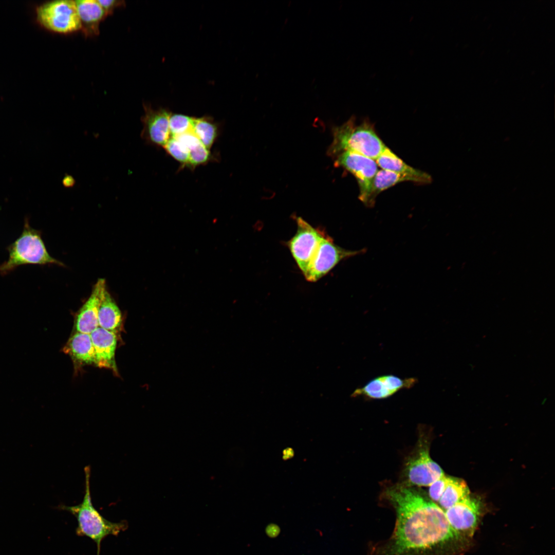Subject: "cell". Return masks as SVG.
Masks as SVG:
<instances>
[{"mask_svg": "<svg viewBox=\"0 0 555 555\" xmlns=\"http://www.w3.org/2000/svg\"><path fill=\"white\" fill-rule=\"evenodd\" d=\"M385 494L395 511L396 523L375 554L453 555L457 545L466 541L438 505L411 486L396 485Z\"/></svg>", "mask_w": 555, "mask_h": 555, "instance_id": "cell-1", "label": "cell"}, {"mask_svg": "<svg viewBox=\"0 0 555 555\" xmlns=\"http://www.w3.org/2000/svg\"><path fill=\"white\" fill-rule=\"evenodd\" d=\"M332 133V142L327 152L331 156L349 151L376 160L386 146L376 133L374 125L368 119L356 124L352 116L341 125L334 128Z\"/></svg>", "mask_w": 555, "mask_h": 555, "instance_id": "cell-2", "label": "cell"}, {"mask_svg": "<svg viewBox=\"0 0 555 555\" xmlns=\"http://www.w3.org/2000/svg\"><path fill=\"white\" fill-rule=\"evenodd\" d=\"M85 493L82 502L75 506L62 505L60 507L71 513L77 519L76 533L92 540L100 546L101 541L109 535H118L128 527L127 522H112L105 519L94 507L90 491V469L84 468Z\"/></svg>", "mask_w": 555, "mask_h": 555, "instance_id": "cell-3", "label": "cell"}, {"mask_svg": "<svg viewBox=\"0 0 555 555\" xmlns=\"http://www.w3.org/2000/svg\"><path fill=\"white\" fill-rule=\"evenodd\" d=\"M7 250L8 258L0 265L2 275L8 274L22 265H63L49 254L41 231L31 227L28 218L25 220L21 235L8 246Z\"/></svg>", "mask_w": 555, "mask_h": 555, "instance_id": "cell-4", "label": "cell"}, {"mask_svg": "<svg viewBox=\"0 0 555 555\" xmlns=\"http://www.w3.org/2000/svg\"><path fill=\"white\" fill-rule=\"evenodd\" d=\"M35 20L38 25L49 31L67 34L81 29L75 2L57 0L45 2L34 9Z\"/></svg>", "mask_w": 555, "mask_h": 555, "instance_id": "cell-5", "label": "cell"}, {"mask_svg": "<svg viewBox=\"0 0 555 555\" xmlns=\"http://www.w3.org/2000/svg\"><path fill=\"white\" fill-rule=\"evenodd\" d=\"M365 251V249L355 251L344 249L336 245L325 232L304 275L308 281L316 282L343 260Z\"/></svg>", "mask_w": 555, "mask_h": 555, "instance_id": "cell-6", "label": "cell"}, {"mask_svg": "<svg viewBox=\"0 0 555 555\" xmlns=\"http://www.w3.org/2000/svg\"><path fill=\"white\" fill-rule=\"evenodd\" d=\"M335 157L336 165L343 168L356 178L359 188L358 198L366 207H370L372 182L378 171L375 160L349 151L341 153Z\"/></svg>", "mask_w": 555, "mask_h": 555, "instance_id": "cell-7", "label": "cell"}, {"mask_svg": "<svg viewBox=\"0 0 555 555\" xmlns=\"http://www.w3.org/2000/svg\"><path fill=\"white\" fill-rule=\"evenodd\" d=\"M297 230L288 241V247L303 274L325 232L313 228L302 218H297Z\"/></svg>", "mask_w": 555, "mask_h": 555, "instance_id": "cell-8", "label": "cell"}, {"mask_svg": "<svg viewBox=\"0 0 555 555\" xmlns=\"http://www.w3.org/2000/svg\"><path fill=\"white\" fill-rule=\"evenodd\" d=\"M405 474L410 485L422 487L429 486L444 475L440 467L431 458L428 447L424 446L408 461Z\"/></svg>", "mask_w": 555, "mask_h": 555, "instance_id": "cell-9", "label": "cell"}, {"mask_svg": "<svg viewBox=\"0 0 555 555\" xmlns=\"http://www.w3.org/2000/svg\"><path fill=\"white\" fill-rule=\"evenodd\" d=\"M144 109L142 137L149 143L163 147L170 139L171 113L163 108L155 109L149 105H144Z\"/></svg>", "mask_w": 555, "mask_h": 555, "instance_id": "cell-10", "label": "cell"}, {"mask_svg": "<svg viewBox=\"0 0 555 555\" xmlns=\"http://www.w3.org/2000/svg\"><path fill=\"white\" fill-rule=\"evenodd\" d=\"M417 382L414 378L401 379L393 375L377 377L362 387L357 388L353 397L363 396L369 399H384L403 388L413 386Z\"/></svg>", "mask_w": 555, "mask_h": 555, "instance_id": "cell-11", "label": "cell"}, {"mask_svg": "<svg viewBox=\"0 0 555 555\" xmlns=\"http://www.w3.org/2000/svg\"><path fill=\"white\" fill-rule=\"evenodd\" d=\"M105 289V280L99 279L94 285L89 297L76 316L75 325L77 332L90 334L99 327L98 309Z\"/></svg>", "mask_w": 555, "mask_h": 555, "instance_id": "cell-12", "label": "cell"}, {"mask_svg": "<svg viewBox=\"0 0 555 555\" xmlns=\"http://www.w3.org/2000/svg\"><path fill=\"white\" fill-rule=\"evenodd\" d=\"M90 336L95 351V365L100 368L110 369L117 373L115 350L117 339L116 334L98 327Z\"/></svg>", "mask_w": 555, "mask_h": 555, "instance_id": "cell-13", "label": "cell"}, {"mask_svg": "<svg viewBox=\"0 0 555 555\" xmlns=\"http://www.w3.org/2000/svg\"><path fill=\"white\" fill-rule=\"evenodd\" d=\"M375 161L382 169L410 176L416 183L428 184L432 181L430 174L409 165L387 146Z\"/></svg>", "mask_w": 555, "mask_h": 555, "instance_id": "cell-14", "label": "cell"}, {"mask_svg": "<svg viewBox=\"0 0 555 555\" xmlns=\"http://www.w3.org/2000/svg\"><path fill=\"white\" fill-rule=\"evenodd\" d=\"M75 2L81 22V30L87 36L98 34L100 23L107 16L98 1Z\"/></svg>", "mask_w": 555, "mask_h": 555, "instance_id": "cell-15", "label": "cell"}, {"mask_svg": "<svg viewBox=\"0 0 555 555\" xmlns=\"http://www.w3.org/2000/svg\"><path fill=\"white\" fill-rule=\"evenodd\" d=\"M63 350L79 365L95 364V351L90 334L77 332L69 338Z\"/></svg>", "mask_w": 555, "mask_h": 555, "instance_id": "cell-16", "label": "cell"}, {"mask_svg": "<svg viewBox=\"0 0 555 555\" xmlns=\"http://www.w3.org/2000/svg\"><path fill=\"white\" fill-rule=\"evenodd\" d=\"M98 319L99 327L115 333L121 325V311L106 288L100 300Z\"/></svg>", "mask_w": 555, "mask_h": 555, "instance_id": "cell-17", "label": "cell"}, {"mask_svg": "<svg viewBox=\"0 0 555 555\" xmlns=\"http://www.w3.org/2000/svg\"><path fill=\"white\" fill-rule=\"evenodd\" d=\"M470 490L466 482L460 478L448 477L446 488L438 503L445 511L456 504L464 502L470 496Z\"/></svg>", "mask_w": 555, "mask_h": 555, "instance_id": "cell-18", "label": "cell"}, {"mask_svg": "<svg viewBox=\"0 0 555 555\" xmlns=\"http://www.w3.org/2000/svg\"><path fill=\"white\" fill-rule=\"evenodd\" d=\"M403 181L416 183L412 177L385 170H378L372 184L369 205L370 208L375 205V199L379 194L396 184Z\"/></svg>", "mask_w": 555, "mask_h": 555, "instance_id": "cell-19", "label": "cell"}, {"mask_svg": "<svg viewBox=\"0 0 555 555\" xmlns=\"http://www.w3.org/2000/svg\"><path fill=\"white\" fill-rule=\"evenodd\" d=\"M192 131L209 150L217 136V128L209 118H194Z\"/></svg>", "mask_w": 555, "mask_h": 555, "instance_id": "cell-20", "label": "cell"}, {"mask_svg": "<svg viewBox=\"0 0 555 555\" xmlns=\"http://www.w3.org/2000/svg\"><path fill=\"white\" fill-rule=\"evenodd\" d=\"M194 117L180 114H172L169 119V127L172 137L192 131Z\"/></svg>", "mask_w": 555, "mask_h": 555, "instance_id": "cell-21", "label": "cell"}, {"mask_svg": "<svg viewBox=\"0 0 555 555\" xmlns=\"http://www.w3.org/2000/svg\"><path fill=\"white\" fill-rule=\"evenodd\" d=\"M174 159L182 164H189V152L175 138H170L163 146Z\"/></svg>", "mask_w": 555, "mask_h": 555, "instance_id": "cell-22", "label": "cell"}, {"mask_svg": "<svg viewBox=\"0 0 555 555\" xmlns=\"http://www.w3.org/2000/svg\"><path fill=\"white\" fill-rule=\"evenodd\" d=\"M209 158V149L200 142L190 151L189 164L192 165L201 164L207 161Z\"/></svg>", "mask_w": 555, "mask_h": 555, "instance_id": "cell-23", "label": "cell"}, {"mask_svg": "<svg viewBox=\"0 0 555 555\" xmlns=\"http://www.w3.org/2000/svg\"><path fill=\"white\" fill-rule=\"evenodd\" d=\"M448 477L445 475L429 486V495L434 502H438L443 493L447 483Z\"/></svg>", "mask_w": 555, "mask_h": 555, "instance_id": "cell-24", "label": "cell"}, {"mask_svg": "<svg viewBox=\"0 0 555 555\" xmlns=\"http://www.w3.org/2000/svg\"><path fill=\"white\" fill-rule=\"evenodd\" d=\"M107 15L113 12L115 9L124 4L123 1L118 0L98 1Z\"/></svg>", "mask_w": 555, "mask_h": 555, "instance_id": "cell-25", "label": "cell"}, {"mask_svg": "<svg viewBox=\"0 0 555 555\" xmlns=\"http://www.w3.org/2000/svg\"><path fill=\"white\" fill-rule=\"evenodd\" d=\"M266 531L268 536L274 538L279 534L280 529L278 526L272 524L266 527Z\"/></svg>", "mask_w": 555, "mask_h": 555, "instance_id": "cell-26", "label": "cell"}, {"mask_svg": "<svg viewBox=\"0 0 555 555\" xmlns=\"http://www.w3.org/2000/svg\"><path fill=\"white\" fill-rule=\"evenodd\" d=\"M62 184L66 188L72 187L75 184V180L72 176L66 175L63 179Z\"/></svg>", "mask_w": 555, "mask_h": 555, "instance_id": "cell-27", "label": "cell"}, {"mask_svg": "<svg viewBox=\"0 0 555 555\" xmlns=\"http://www.w3.org/2000/svg\"><path fill=\"white\" fill-rule=\"evenodd\" d=\"M294 451L291 448L285 449L282 453V457L284 460L291 458L294 456Z\"/></svg>", "mask_w": 555, "mask_h": 555, "instance_id": "cell-28", "label": "cell"}, {"mask_svg": "<svg viewBox=\"0 0 555 555\" xmlns=\"http://www.w3.org/2000/svg\"><path fill=\"white\" fill-rule=\"evenodd\" d=\"M100 547H97V555H99Z\"/></svg>", "mask_w": 555, "mask_h": 555, "instance_id": "cell-29", "label": "cell"}]
</instances>
